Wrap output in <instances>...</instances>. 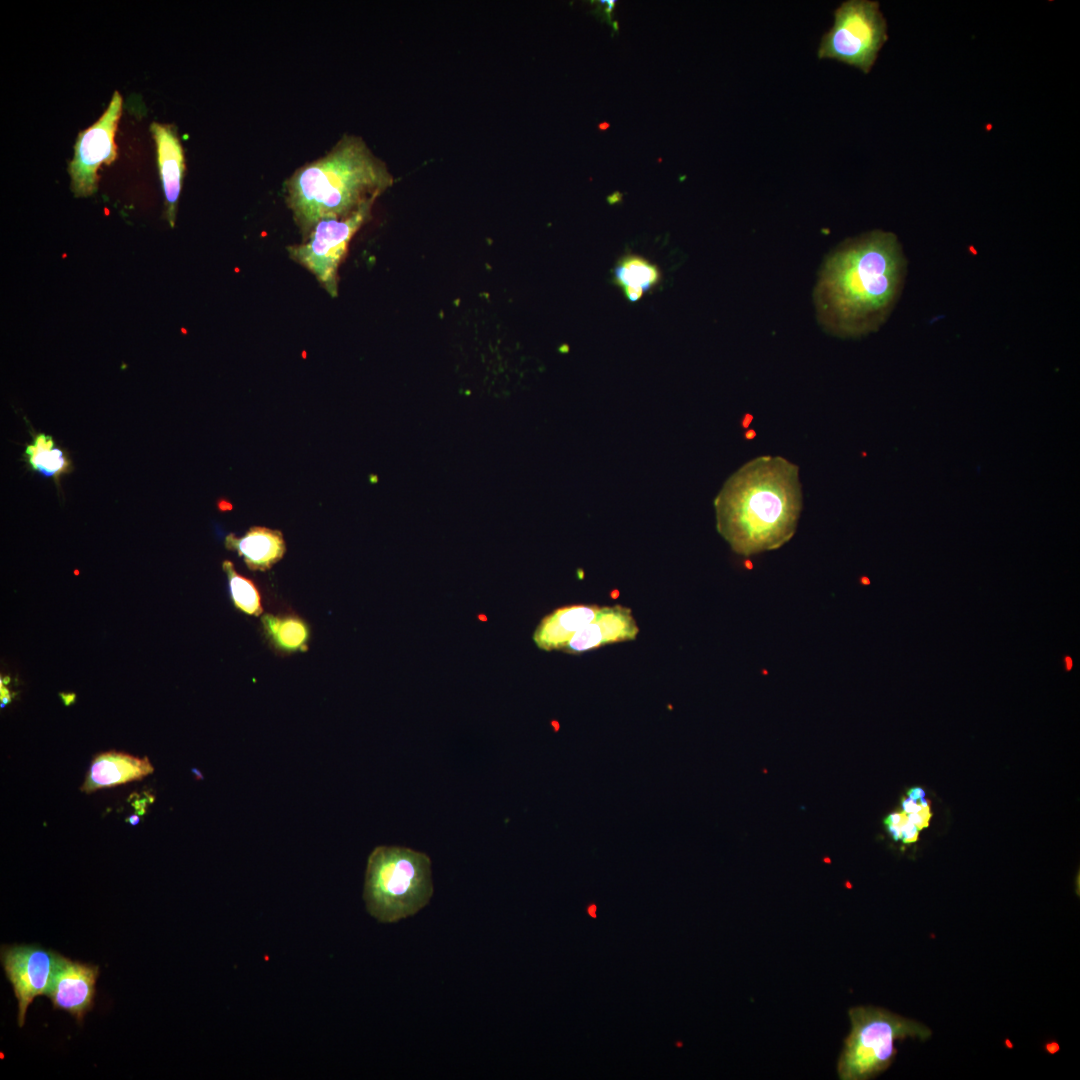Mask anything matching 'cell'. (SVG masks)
I'll list each match as a JSON object with an SVG mask.
<instances>
[{"instance_id":"cell-1","label":"cell","mask_w":1080,"mask_h":1080,"mask_svg":"<svg viewBox=\"0 0 1080 1080\" xmlns=\"http://www.w3.org/2000/svg\"><path fill=\"white\" fill-rule=\"evenodd\" d=\"M908 261L898 237L880 229L848 238L823 261L813 290L820 327L839 338L877 332L905 285Z\"/></svg>"},{"instance_id":"cell-2","label":"cell","mask_w":1080,"mask_h":1080,"mask_svg":"<svg viewBox=\"0 0 1080 1080\" xmlns=\"http://www.w3.org/2000/svg\"><path fill=\"white\" fill-rule=\"evenodd\" d=\"M714 505L717 530L735 553L779 549L794 536L802 510L798 466L759 456L727 480Z\"/></svg>"},{"instance_id":"cell-3","label":"cell","mask_w":1080,"mask_h":1080,"mask_svg":"<svg viewBox=\"0 0 1080 1080\" xmlns=\"http://www.w3.org/2000/svg\"><path fill=\"white\" fill-rule=\"evenodd\" d=\"M393 183L386 163L365 140L346 133L323 156L298 167L284 181L283 193L303 241L322 219L374 204Z\"/></svg>"},{"instance_id":"cell-4","label":"cell","mask_w":1080,"mask_h":1080,"mask_svg":"<svg viewBox=\"0 0 1080 1080\" xmlns=\"http://www.w3.org/2000/svg\"><path fill=\"white\" fill-rule=\"evenodd\" d=\"M433 894L430 858L399 846H378L368 857L363 899L381 923L415 915Z\"/></svg>"},{"instance_id":"cell-5","label":"cell","mask_w":1080,"mask_h":1080,"mask_svg":"<svg viewBox=\"0 0 1080 1080\" xmlns=\"http://www.w3.org/2000/svg\"><path fill=\"white\" fill-rule=\"evenodd\" d=\"M851 1029L837 1063L841 1080H867L885 1071L897 1050L895 1041L926 1040L931 1031L922 1023L883 1008L857 1006L849 1010Z\"/></svg>"},{"instance_id":"cell-6","label":"cell","mask_w":1080,"mask_h":1080,"mask_svg":"<svg viewBox=\"0 0 1080 1080\" xmlns=\"http://www.w3.org/2000/svg\"><path fill=\"white\" fill-rule=\"evenodd\" d=\"M888 38L877 1L848 0L834 12L832 27L822 36L819 59H831L869 73Z\"/></svg>"},{"instance_id":"cell-7","label":"cell","mask_w":1080,"mask_h":1080,"mask_svg":"<svg viewBox=\"0 0 1080 1080\" xmlns=\"http://www.w3.org/2000/svg\"><path fill=\"white\" fill-rule=\"evenodd\" d=\"M373 205L347 217L322 219L305 240L287 247L290 259L308 270L332 298L338 295V270L349 244L371 218Z\"/></svg>"},{"instance_id":"cell-8","label":"cell","mask_w":1080,"mask_h":1080,"mask_svg":"<svg viewBox=\"0 0 1080 1080\" xmlns=\"http://www.w3.org/2000/svg\"><path fill=\"white\" fill-rule=\"evenodd\" d=\"M122 111V97L113 93L101 117L81 131L74 145V156L68 165L71 190L76 197H88L97 190V170L117 158L114 138Z\"/></svg>"},{"instance_id":"cell-9","label":"cell","mask_w":1080,"mask_h":1080,"mask_svg":"<svg viewBox=\"0 0 1080 1080\" xmlns=\"http://www.w3.org/2000/svg\"><path fill=\"white\" fill-rule=\"evenodd\" d=\"M61 954L37 944L2 945L1 964L18 1001V1026L22 1027L34 998L46 995Z\"/></svg>"},{"instance_id":"cell-10","label":"cell","mask_w":1080,"mask_h":1080,"mask_svg":"<svg viewBox=\"0 0 1080 1080\" xmlns=\"http://www.w3.org/2000/svg\"><path fill=\"white\" fill-rule=\"evenodd\" d=\"M99 966L73 961L61 955L45 996L55 1009L68 1012L77 1022L93 1008Z\"/></svg>"},{"instance_id":"cell-11","label":"cell","mask_w":1080,"mask_h":1080,"mask_svg":"<svg viewBox=\"0 0 1080 1080\" xmlns=\"http://www.w3.org/2000/svg\"><path fill=\"white\" fill-rule=\"evenodd\" d=\"M638 633L639 627L630 608L622 605L604 606L562 651L579 655L605 645L635 640Z\"/></svg>"},{"instance_id":"cell-12","label":"cell","mask_w":1080,"mask_h":1080,"mask_svg":"<svg viewBox=\"0 0 1080 1080\" xmlns=\"http://www.w3.org/2000/svg\"><path fill=\"white\" fill-rule=\"evenodd\" d=\"M150 131L156 145L159 176L165 198L164 216L173 228L185 174L184 150L174 125L153 122Z\"/></svg>"},{"instance_id":"cell-13","label":"cell","mask_w":1080,"mask_h":1080,"mask_svg":"<svg viewBox=\"0 0 1080 1080\" xmlns=\"http://www.w3.org/2000/svg\"><path fill=\"white\" fill-rule=\"evenodd\" d=\"M153 771L146 756L140 758L118 751L103 752L93 758L81 791L90 794L99 789L142 780Z\"/></svg>"},{"instance_id":"cell-14","label":"cell","mask_w":1080,"mask_h":1080,"mask_svg":"<svg viewBox=\"0 0 1080 1080\" xmlns=\"http://www.w3.org/2000/svg\"><path fill=\"white\" fill-rule=\"evenodd\" d=\"M599 609L595 604L559 607L539 622L533 642L540 650L562 651L577 632L593 621Z\"/></svg>"},{"instance_id":"cell-15","label":"cell","mask_w":1080,"mask_h":1080,"mask_svg":"<svg viewBox=\"0 0 1080 1080\" xmlns=\"http://www.w3.org/2000/svg\"><path fill=\"white\" fill-rule=\"evenodd\" d=\"M225 546L236 551L253 571L270 569L284 555L286 546L282 533L266 527H251L242 537L227 535Z\"/></svg>"},{"instance_id":"cell-16","label":"cell","mask_w":1080,"mask_h":1080,"mask_svg":"<svg viewBox=\"0 0 1080 1080\" xmlns=\"http://www.w3.org/2000/svg\"><path fill=\"white\" fill-rule=\"evenodd\" d=\"M661 278L659 267L638 254L623 255L612 270L613 283L629 302L639 301L660 283Z\"/></svg>"},{"instance_id":"cell-17","label":"cell","mask_w":1080,"mask_h":1080,"mask_svg":"<svg viewBox=\"0 0 1080 1080\" xmlns=\"http://www.w3.org/2000/svg\"><path fill=\"white\" fill-rule=\"evenodd\" d=\"M265 634L271 643L284 652L305 651L310 637L309 627L294 615L265 614L261 618Z\"/></svg>"},{"instance_id":"cell-18","label":"cell","mask_w":1080,"mask_h":1080,"mask_svg":"<svg viewBox=\"0 0 1080 1080\" xmlns=\"http://www.w3.org/2000/svg\"><path fill=\"white\" fill-rule=\"evenodd\" d=\"M30 468L45 477L58 479L68 472L70 461L64 451L55 445L51 436L37 434L27 445L24 453Z\"/></svg>"},{"instance_id":"cell-19","label":"cell","mask_w":1080,"mask_h":1080,"mask_svg":"<svg viewBox=\"0 0 1080 1080\" xmlns=\"http://www.w3.org/2000/svg\"><path fill=\"white\" fill-rule=\"evenodd\" d=\"M222 568L227 575L230 595L235 607L248 615L259 616L263 608L255 584L236 572L233 563L228 560L222 563Z\"/></svg>"},{"instance_id":"cell-20","label":"cell","mask_w":1080,"mask_h":1080,"mask_svg":"<svg viewBox=\"0 0 1080 1080\" xmlns=\"http://www.w3.org/2000/svg\"><path fill=\"white\" fill-rule=\"evenodd\" d=\"M591 3H593V5L595 6V9L592 10L591 13L593 15H595L599 19V21L606 22L609 26L612 27V24L614 22L612 20V15H613V10H614V8L616 6V1L615 0L591 1Z\"/></svg>"},{"instance_id":"cell-21","label":"cell","mask_w":1080,"mask_h":1080,"mask_svg":"<svg viewBox=\"0 0 1080 1080\" xmlns=\"http://www.w3.org/2000/svg\"><path fill=\"white\" fill-rule=\"evenodd\" d=\"M907 817H908V820L910 822H912L917 827V829L920 831L923 828L928 827L929 821H930V819L932 817V813H931L930 807H922V809L919 812H917V813H909V814H907Z\"/></svg>"},{"instance_id":"cell-22","label":"cell","mask_w":1080,"mask_h":1080,"mask_svg":"<svg viewBox=\"0 0 1080 1080\" xmlns=\"http://www.w3.org/2000/svg\"><path fill=\"white\" fill-rule=\"evenodd\" d=\"M901 832H902V837H901V841H902V842H903L904 844H910V843H914V842H916V841L918 840V836H919V830H918V829H917V827H916V826H915V825H914V824H913L912 822H910L909 820H907V821H906V822H905V823H904V824H903V825L901 826Z\"/></svg>"},{"instance_id":"cell-23","label":"cell","mask_w":1080,"mask_h":1080,"mask_svg":"<svg viewBox=\"0 0 1080 1080\" xmlns=\"http://www.w3.org/2000/svg\"><path fill=\"white\" fill-rule=\"evenodd\" d=\"M907 820V814L902 811L889 814L886 818H884L883 822L885 825L894 824L901 827Z\"/></svg>"},{"instance_id":"cell-24","label":"cell","mask_w":1080,"mask_h":1080,"mask_svg":"<svg viewBox=\"0 0 1080 1080\" xmlns=\"http://www.w3.org/2000/svg\"><path fill=\"white\" fill-rule=\"evenodd\" d=\"M922 809V806L915 800L907 797L902 799V810L906 814L917 813Z\"/></svg>"},{"instance_id":"cell-25","label":"cell","mask_w":1080,"mask_h":1080,"mask_svg":"<svg viewBox=\"0 0 1080 1080\" xmlns=\"http://www.w3.org/2000/svg\"><path fill=\"white\" fill-rule=\"evenodd\" d=\"M907 795L909 798L918 802L921 798L925 797V791L921 787H912L907 791Z\"/></svg>"},{"instance_id":"cell-26","label":"cell","mask_w":1080,"mask_h":1080,"mask_svg":"<svg viewBox=\"0 0 1080 1080\" xmlns=\"http://www.w3.org/2000/svg\"><path fill=\"white\" fill-rule=\"evenodd\" d=\"M886 826H887L888 831H889V833H890V835H891V837L893 838L894 841L901 840L902 832H901V827L900 826L894 825V824H890V825H886Z\"/></svg>"},{"instance_id":"cell-27","label":"cell","mask_w":1080,"mask_h":1080,"mask_svg":"<svg viewBox=\"0 0 1080 1080\" xmlns=\"http://www.w3.org/2000/svg\"><path fill=\"white\" fill-rule=\"evenodd\" d=\"M586 913L591 918L596 919L597 918V906H596V904L591 903L590 905H588L587 908H586Z\"/></svg>"},{"instance_id":"cell-28","label":"cell","mask_w":1080,"mask_h":1080,"mask_svg":"<svg viewBox=\"0 0 1080 1080\" xmlns=\"http://www.w3.org/2000/svg\"><path fill=\"white\" fill-rule=\"evenodd\" d=\"M621 199H622V195H621V194H620L619 192H614L613 194H611V195H609V196L607 197V201H608V202H609L610 204H615V203H617V202H620V201H621Z\"/></svg>"},{"instance_id":"cell-29","label":"cell","mask_w":1080,"mask_h":1080,"mask_svg":"<svg viewBox=\"0 0 1080 1080\" xmlns=\"http://www.w3.org/2000/svg\"><path fill=\"white\" fill-rule=\"evenodd\" d=\"M127 821L134 826L139 823L140 817L138 815H132L128 817Z\"/></svg>"},{"instance_id":"cell-30","label":"cell","mask_w":1080,"mask_h":1080,"mask_svg":"<svg viewBox=\"0 0 1080 1080\" xmlns=\"http://www.w3.org/2000/svg\"><path fill=\"white\" fill-rule=\"evenodd\" d=\"M597 127H598V129L600 131H605L610 127V124H609V122L604 121V122L598 123Z\"/></svg>"},{"instance_id":"cell-31","label":"cell","mask_w":1080,"mask_h":1080,"mask_svg":"<svg viewBox=\"0 0 1080 1080\" xmlns=\"http://www.w3.org/2000/svg\"><path fill=\"white\" fill-rule=\"evenodd\" d=\"M1066 663L1067 669L1070 670L1072 668V659L1070 657H1066Z\"/></svg>"}]
</instances>
